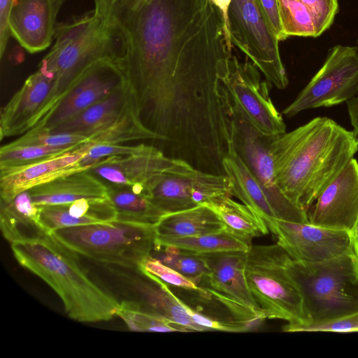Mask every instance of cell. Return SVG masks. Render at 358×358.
Here are the masks:
<instances>
[{
  "instance_id": "obj_1",
  "label": "cell",
  "mask_w": 358,
  "mask_h": 358,
  "mask_svg": "<svg viewBox=\"0 0 358 358\" xmlns=\"http://www.w3.org/2000/svg\"><path fill=\"white\" fill-rule=\"evenodd\" d=\"M94 1L113 31L118 64L146 127L179 134L220 113L232 54L211 0Z\"/></svg>"
},
{
  "instance_id": "obj_2",
  "label": "cell",
  "mask_w": 358,
  "mask_h": 358,
  "mask_svg": "<svg viewBox=\"0 0 358 358\" xmlns=\"http://www.w3.org/2000/svg\"><path fill=\"white\" fill-rule=\"evenodd\" d=\"M357 150L352 131L330 118H314L272 142L276 184L291 202L307 210Z\"/></svg>"
},
{
  "instance_id": "obj_3",
  "label": "cell",
  "mask_w": 358,
  "mask_h": 358,
  "mask_svg": "<svg viewBox=\"0 0 358 358\" xmlns=\"http://www.w3.org/2000/svg\"><path fill=\"white\" fill-rule=\"evenodd\" d=\"M10 247L18 264L41 278L59 296L72 320L91 323L117 315L120 302L89 276L76 254L50 234L15 241Z\"/></svg>"
},
{
  "instance_id": "obj_4",
  "label": "cell",
  "mask_w": 358,
  "mask_h": 358,
  "mask_svg": "<svg viewBox=\"0 0 358 358\" xmlns=\"http://www.w3.org/2000/svg\"><path fill=\"white\" fill-rule=\"evenodd\" d=\"M54 38V45L39 66L53 76V87L38 122L92 64L103 59L118 60L113 31L96 8L57 23Z\"/></svg>"
},
{
  "instance_id": "obj_5",
  "label": "cell",
  "mask_w": 358,
  "mask_h": 358,
  "mask_svg": "<svg viewBox=\"0 0 358 358\" xmlns=\"http://www.w3.org/2000/svg\"><path fill=\"white\" fill-rule=\"evenodd\" d=\"M286 268L301 293L305 325L358 312V257L354 250L317 263L291 258Z\"/></svg>"
},
{
  "instance_id": "obj_6",
  "label": "cell",
  "mask_w": 358,
  "mask_h": 358,
  "mask_svg": "<svg viewBox=\"0 0 358 358\" xmlns=\"http://www.w3.org/2000/svg\"><path fill=\"white\" fill-rule=\"evenodd\" d=\"M76 254L110 267L139 270L155 248V224L114 220L59 229L50 232Z\"/></svg>"
},
{
  "instance_id": "obj_7",
  "label": "cell",
  "mask_w": 358,
  "mask_h": 358,
  "mask_svg": "<svg viewBox=\"0 0 358 358\" xmlns=\"http://www.w3.org/2000/svg\"><path fill=\"white\" fill-rule=\"evenodd\" d=\"M291 257L277 243L251 245L247 252L245 278L250 293L266 318L305 325L301 293L287 271Z\"/></svg>"
},
{
  "instance_id": "obj_8",
  "label": "cell",
  "mask_w": 358,
  "mask_h": 358,
  "mask_svg": "<svg viewBox=\"0 0 358 358\" xmlns=\"http://www.w3.org/2000/svg\"><path fill=\"white\" fill-rule=\"evenodd\" d=\"M230 118V146L260 183L276 219L309 222L306 210L291 202L276 184L270 149L277 136L257 129L231 99Z\"/></svg>"
},
{
  "instance_id": "obj_9",
  "label": "cell",
  "mask_w": 358,
  "mask_h": 358,
  "mask_svg": "<svg viewBox=\"0 0 358 358\" xmlns=\"http://www.w3.org/2000/svg\"><path fill=\"white\" fill-rule=\"evenodd\" d=\"M228 26L231 43L250 59L270 83L278 89H285L289 81L280 55L279 41L255 1L231 0Z\"/></svg>"
},
{
  "instance_id": "obj_10",
  "label": "cell",
  "mask_w": 358,
  "mask_h": 358,
  "mask_svg": "<svg viewBox=\"0 0 358 358\" xmlns=\"http://www.w3.org/2000/svg\"><path fill=\"white\" fill-rule=\"evenodd\" d=\"M358 94V47L336 45L328 52L320 69L282 114L338 105Z\"/></svg>"
},
{
  "instance_id": "obj_11",
  "label": "cell",
  "mask_w": 358,
  "mask_h": 358,
  "mask_svg": "<svg viewBox=\"0 0 358 358\" xmlns=\"http://www.w3.org/2000/svg\"><path fill=\"white\" fill-rule=\"evenodd\" d=\"M226 196H231L227 176L201 171L180 159H175L149 192L152 202L165 215Z\"/></svg>"
},
{
  "instance_id": "obj_12",
  "label": "cell",
  "mask_w": 358,
  "mask_h": 358,
  "mask_svg": "<svg viewBox=\"0 0 358 358\" xmlns=\"http://www.w3.org/2000/svg\"><path fill=\"white\" fill-rule=\"evenodd\" d=\"M224 82L231 101L257 129L272 136L286 132L282 115L269 96L267 83L253 63L241 62L231 55Z\"/></svg>"
},
{
  "instance_id": "obj_13",
  "label": "cell",
  "mask_w": 358,
  "mask_h": 358,
  "mask_svg": "<svg viewBox=\"0 0 358 358\" xmlns=\"http://www.w3.org/2000/svg\"><path fill=\"white\" fill-rule=\"evenodd\" d=\"M126 83L116 62L98 60L82 74L51 111L28 131L51 132Z\"/></svg>"
},
{
  "instance_id": "obj_14",
  "label": "cell",
  "mask_w": 358,
  "mask_h": 358,
  "mask_svg": "<svg viewBox=\"0 0 358 358\" xmlns=\"http://www.w3.org/2000/svg\"><path fill=\"white\" fill-rule=\"evenodd\" d=\"M270 231L277 244L299 262H324L354 250L350 234L345 230L275 219Z\"/></svg>"
},
{
  "instance_id": "obj_15",
  "label": "cell",
  "mask_w": 358,
  "mask_h": 358,
  "mask_svg": "<svg viewBox=\"0 0 358 358\" xmlns=\"http://www.w3.org/2000/svg\"><path fill=\"white\" fill-rule=\"evenodd\" d=\"M196 289L171 287L187 297L178 299L192 320L208 331L243 332L257 322L264 320L249 308L210 287L198 285Z\"/></svg>"
},
{
  "instance_id": "obj_16",
  "label": "cell",
  "mask_w": 358,
  "mask_h": 358,
  "mask_svg": "<svg viewBox=\"0 0 358 358\" xmlns=\"http://www.w3.org/2000/svg\"><path fill=\"white\" fill-rule=\"evenodd\" d=\"M306 210L309 223L350 231L358 215V162L351 159Z\"/></svg>"
},
{
  "instance_id": "obj_17",
  "label": "cell",
  "mask_w": 358,
  "mask_h": 358,
  "mask_svg": "<svg viewBox=\"0 0 358 358\" xmlns=\"http://www.w3.org/2000/svg\"><path fill=\"white\" fill-rule=\"evenodd\" d=\"M174 161L157 147L149 145L138 153L102 159L89 170L106 184L139 186L149 196L151 188Z\"/></svg>"
},
{
  "instance_id": "obj_18",
  "label": "cell",
  "mask_w": 358,
  "mask_h": 358,
  "mask_svg": "<svg viewBox=\"0 0 358 358\" xmlns=\"http://www.w3.org/2000/svg\"><path fill=\"white\" fill-rule=\"evenodd\" d=\"M52 87L53 76L40 67L26 79L1 110V141L22 135L38 122Z\"/></svg>"
},
{
  "instance_id": "obj_19",
  "label": "cell",
  "mask_w": 358,
  "mask_h": 358,
  "mask_svg": "<svg viewBox=\"0 0 358 358\" xmlns=\"http://www.w3.org/2000/svg\"><path fill=\"white\" fill-rule=\"evenodd\" d=\"M65 0H15L9 17L10 36L30 53L47 49Z\"/></svg>"
},
{
  "instance_id": "obj_20",
  "label": "cell",
  "mask_w": 358,
  "mask_h": 358,
  "mask_svg": "<svg viewBox=\"0 0 358 358\" xmlns=\"http://www.w3.org/2000/svg\"><path fill=\"white\" fill-rule=\"evenodd\" d=\"M131 287L137 300L147 311L161 317L182 328L186 332L207 331L189 317L170 287L155 275L140 270H131V274L121 268L110 267Z\"/></svg>"
},
{
  "instance_id": "obj_21",
  "label": "cell",
  "mask_w": 358,
  "mask_h": 358,
  "mask_svg": "<svg viewBox=\"0 0 358 358\" xmlns=\"http://www.w3.org/2000/svg\"><path fill=\"white\" fill-rule=\"evenodd\" d=\"M87 151L81 145L54 157L31 164L0 170L1 200L10 201L22 192L67 174L88 169L80 159Z\"/></svg>"
},
{
  "instance_id": "obj_22",
  "label": "cell",
  "mask_w": 358,
  "mask_h": 358,
  "mask_svg": "<svg viewBox=\"0 0 358 358\" xmlns=\"http://www.w3.org/2000/svg\"><path fill=\"white\" fill-rule=\"evenodd\" d=\"M247 252L224 251L199 255L208 273L198 285L210 287L266 319L247 283L245 273Z\"/></svg>"
},
{
  "instance_id": "obj_23",
  "label": "cell",
  "mask_w": 358,
  "mask_h": 358,
  "mask_svg": "<svg viewBox=\"0 0 358 358\" xmlns=\"http://www.w3.org/2000/svg\"><path fill=\"white\" fill-rule=\"evenodd\" d=\"M28 191L38 206L68 204L81 199L109 198L106 184L89 169L57 178Z\"/></svg>"
},
{
  "instance_id": "obj_24",
  "label": "cell",
  "mask_w": 358,
  "mask_h": 358,
  "mask_svg": "<svg viewBox=\"0 0 358 358\" xmlns=\"http://www.w3.org/2000/svg\"><path fill=\"white\" fill-rule=\"evenodd\" d=\"M132 98L126 83L49 133L72 134L90 137L110 126Z\"/></svg>"
},
{
  "instance_id": "obj_25",
  "label": "cell",
  "mask_w": 358,
  "mask_h": 358,
  "mask_svg": "<svg viewBox=\"0 0 358 358\" xmlns=\"http://www.w3.org/2000/svg\"><path fill=\"white\" fill-rule=\"evenodd\" d=\"M222 167L229 180L231 196L247 206L270 230L276 217L264 189L231 146L222 159Z\"/></svg>"
},
{
  "instance_id": "obj_26",
  "label": "cell",
  "mask_w": 358,
  "mask_h": 358,
  "mask_svg": "<svg viewBox=\"0 0 358 358\" xmlns=\"http://www.w3.org/2000/svg\"><path fill=\"white\" fill-rule=\"evenodd\" d=\"M41 208L32 201L28 190L13 200L0 201V227L10 243L46 234L39 223Z\"/></svg>"
},
{
  "instance_id": "obj_27",
  "label": "cell",
  "mask_w": 358,
  "mask_h": 358,
  "mask_svg": "<svg viewBox=\"0 0 358 358\" xmlns=\"http://www.w3.org/2000/svg\"><path fill=\"white\" fill-rule=\"evenodd\" d=\"M224 229L220 217L206 204L166 214L155 224L157 236H192Z\"/></svg>"
},
{
  "instance_id": "obj_28",
  "label": "cell",
  "mask_w": 358,
  "mask_h": 358,
  "mask_svg": "<svg viewBox=\"0 0 358 358\" xmlns=\"http://www.w3.org/2000/svg\"><path fill=\"white\" fill-rule=\"evenodd\" d=\"M252 243L227 229L192 236H157L155 248L173 245L187 252L201 255L224 251L247 252Z\"/></svg>"
},
{
  "instance_id": "obj_29",
  "label": "cell",
  "mask_w": 358,
  "mask_h": 358,
  "mask_svg": "<svg viewBox=\"0 0 358 358\" xmlns=\"http://www.w3.org/2000/svg\"><path fill=\"white\" fill-rule=\"evenodd\" d=\"M206 205L217 215L225 229L250 243L268 233L267 226L247 206L231 196L219 197Z\"/></svg>"
},
{
  "instance_id": "obj_30",
  "label": "cell",
  "mask_w": 358,
  "mask_h": 358,
  "mask_svg": "<svg viewBox=\"0 0 358 358\" xmlns=\"http://www.w3.org/2000/svg\"><path fill=\"white\" fill-rule=\"evenodd\" d=\"M106 185L109 199L117 213L116 220L155 224L165 215L146 194L130 186Z\"/></svg>"
},
{
  "instance_id": "obj_31",
  "label": "cell",
  "mask_w": 358,
  "mask_h": 358,
  "mask_svg": "<svg viewBox=\"0 0 358 358\" xmlns=\"http://www.w3.org/2000/svg\"><path fill=\"white\" fill-rule=\"evenodd\" d=\"M156 140V134L147 128L142 122L134 97L117 117L104 130L89 137L87 145L95 144H123L138 140Z\"/></svg>"
},
{
  "instance_id": "obj_32",
  "label": "cell",
  "mask_w": 358,
  "mask_h": 358,
  "mask_svg": "<svg viewBox=\"0 0 358 358\" xmlns=\"http://www.w3.org/2000/svg\"><path fill=\"white\" fill-rule=\"evenodd\" d=\"M133 331L149 332H186V331L145 310L136 301H122L117 313Z\"/></svg>"
},
{
  "instance_id": "obj_33",
  "label": "cell",
  "mask_w": 358,
  "mask_h": 358,
  "mask_svg": "<svg viewBox=\"0 0 358 358\" xmlns=\"http://www.w3.org/2000/svg\"><path fill=\"white\" fill-rule=\"evenodd\" d=\"M81 145V144H80ZM71 146H50L29 145L8 147L0 149V170L20 167L54 157L76 148Z\"/></svg>"
},
{
  "instance_id": "obj_34",
  "label": "cell",
  "mask_w": 358,
  "mask_h": 358,
  "mask_svg": "<svg viewBox=\"0 0 358 358\" xmlns=\"http://www.w3.org/2000/svg\"><path fill=\"white\" fill-rule=\"evenodd\" d=\"M152 255L165 265L193 280L197 285L207 277L208 268L199 255L184 251L173 245L155 248Z\"/></svg>"
},
{
  "instance_id": "obj_35",
  "label": "cell",
  "mask_w": 358,
  "mask_h": 358,
  "mask_svg": "<svg viewBox=\"0 0 358 358\" xmlns=\"http://www.w3.org/2000/svg\"><path fill=\"white\" fill-rule=\"evenodd\" d=\"M283 34L291 36L314 37L315 31L312 16L299 0H278Z\"/></svg>"
},
{
  "instance_id": "obj_36",
  "label": "cell",
  "mask_w": 358,
  "mask_h": 358,
  "mask_svg": "<svg viewBox=\"0 0 358 358\" xmlns=\"http://www.w3.org/2000/svg\"><path fill=\"white\" fill-rule=\"evenodd\" d=\"M39 223L46 234L66 227L104 223L93 217L70 215L66 204L40 206Z\"/></svg>"
},
{
  "instance_id": "obj_37",
  "label": "cell",
  "mask_w": 358,
  "mask_h": 358,
  "mask_svg": "<svg viewBox=\"0 0 358 358\" xmlns=\"http://www.w3.org/2000/svg\"><path fill=\"white\" fill-rule=\"evenodd\" d=\"M88 141L89 137L78 134L47 132L33 133L27 131L5 145L8 147L29 145L71 146L80 145Z\"/></svg>"
},
{
  "instance_id": "obj_38",
  "label": "cell",
  "mask_w": 358,
  "mask_h": 358,
  "mask_svg": "<svg viewBox=\"0 0 358 358\" xmlns=\"http://www.w3.org/2000/svg\"><path fill=\"white\" fill-rule=\"evenodd\" d=\"M139 270L155 275L169 286L186 289H196L199 287L193 280L165 265L152 255L141 264Z\"/></svg>"
},
{
  "instance_id": "obj_39",
  "label": "cell",
  "mask_w": 358,
  "mask_h": 358,
  "mask_svg": "<svg viewBox=\"0 0 358 358\" xmlns=\"http://www.w3.org/2000/svg\"><path fill=\"white\" fill-rule=\"evenodd\" d=\"M309 10L314 24L315 37L332 24L338 12V0H299Z\"/></svg>"
},
{
  "instance_id": "obj_40",
  "label": "cell",
  "mask_w": 358,
  "mask_h": 358,
  "mask_svg": "<svg viewBox=\"0 0 358 358\" xmlns=\"http://www.w3.org/2000/svg\"><path fill=\"white\" fill-rule=\"evenodd\" d=\"M286 332H358V312L341 319L317 324L293 326L287 324L282 327Z\"/></svg>"
},
{
  "instance_id": "obj_41",
  "label": "cell",
  "mask_w": 358,
  "mask_h": 358,
  "mask_svg": "<svg viewBox=\"0 0 358 358\" xmlns=\"http://www.w3.org/2000/svg\"><path fill=\"white\" fill-rule=\"evenodd\" d=\"M15 0H0V57L2 58L10 36V14Z\"/></svg>"
},
{
  "instance_id": "obj_42",
  "label": "cell",
  "mask_w": 358,
  "mask_h": 358,
  "mask_svg": "<svg viewBox=\"0 0 358 358\" xmlns=\"http://www.w3.org/2000/svg\"><path fill=\"white\" fill-rule=\"evenodd\" d=\"M211 1L218 10L223 20L227 43L229 48L231 50L232 43L230 39L228 26V10L231 0H211Z\"/></svg>"
},
{
  "instance_id": "obj_43",
  "label": "cell",
  "mask_w": 358,
  "mask_h": 358,
  "mask_svg": "<svg viewBox=\"0 0 358 358\" xmlns=\"http://www.w3.org/2000/svg\"><path fill=\"white\" fill-rule=\"evenodd\" d=\"M348 110L353 127V134L358 142V94L346 101Z\"/></svg>"
},
{
  "instance_id": "obj_44",
  "label": "cell",
  "mask_w": 358,
  "mask_h": 358,
  "mask_svg": "<svg viewBox=\"0 0 358 358\" xmlns=\"http://www.w3.org/2000/svg\"><path fill=\"white\" fill-rule=\"evenodd\" d=\"M352 244L354 251L357 253L358 252V215L354 227L350 231Z\"/></svg>"
},
{
  "instance_id": "obj_45",
  "label": "cell",
  "mask_w": 358,
  "mask_h": 358,
  "mask_svg": "<svg viewBox=\"0 0 358 358\" xmlns=\"http://www.w3.org/2000/svg\"><path fill=\"white\" fill-rule=\"evenodd\" d=\"M357 257H358V252H357Z\"/></svg>"
}]
</instances>
